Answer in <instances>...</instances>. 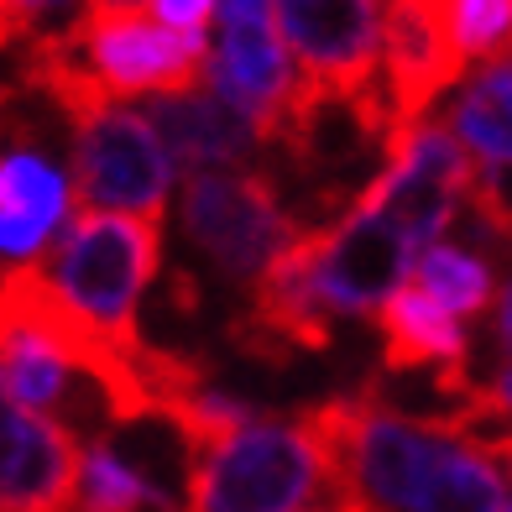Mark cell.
Returning <instances> with one entry per match:
<instances>
[{
    "label": "cell",
    "mask_w": 512,
    "mask_h": 512,
    "mask_svg": "<svg viewBox=\"0 0 512 512\" xmlns=\"http://www.w3.org/2000/svg\"><path fill=\"white\" fill-rule=\"evenodd\" d=\"M304 413L345 502L366 512H507V455L445 418H408L377 392H345Z\"/></svg>",
    "instance_id": "6da1fadb"
},
{
    "label": "cell",
    "mask_w": 512,
    "mask_h": 512,
    "mask_svg": "<svg viewBox=\"0 0 512 512\" xmlns=\"http://www.w3.org/2000/svg\"><path fill=\"white\" fill-rule=\"evenodd\" d=\"M345 492L309 413L251 418L189 455V512H330Z\"/></svg>",
    "instance_id": "7a4b0ae2"
},
{
    "label": "cell",
    "mask_w": 512,
    "mask_h": 512,
    "mask_svg": "<svg viewBox=\"0 0 512 512\" xmlns=\"http://www.w3.org/2000/svg\"><path fill=\"white\" fill-rule=\"evenodd\" d=\"M272 32L298 58V84L330 110L345 105L361 142H387L382 110V6L371 0H283L272 6Z\"/></svg>",
    "instance_id": "3957f363"
},
{
    "label": "cell",
    "mask_w": 512,
    "mask_h": 512,
    "mask_svg": "<svg viewBox=\"0 0 512 512\" xmlns=\"http://www.w3.org/2000/svg\"><path fill=\"white\" fill-rule=\"evenodd\" d=\"M42 277L79 319H89L105 340L136 345V304L162 267V225L131 215H89L79 209L68 230L42 256Z\"/></svg>",
    "instance_id": "277c9868"
},
{
    "label": "cell",
    "mask_w": 512,
    "mask_h": 512,
    "mask_svg": "<svg viewBox=\"0 0 512 512\" xmlns=\"http://www.w3.org/2000/svg\"><path fill=\"white\" fill-rule=\"evenodd\" d=\"M68 48L84 63V74L105 89V100H168L194 95L204 84L209 32H173L147 6H95L74 11L63 27Z\"/></svg>",
    "instance_id": "5b68a950"
},
{
    "label": "cell",
    "mask_w": 512,
    "mask_h": 512,
    "mask_svg": "<svg viewBox=\"0 0 512 512\" xmlns=\"http://www.w3.org/2000/svg\"><path fill=\"white\" fill-rule=\"evenodd\" d=\"M63 183H68V204L89 209V215H131V220L162 225L173 194V162L162 157L142 110L105 105L74 121Z\"/></svg>",
    "instance_id": "8992f818"
},
{
    "label": "cell",
    "mask_w": 512,
    "mask_h": 512,
    "mask_svg": "<svg viewBox=\"0 0 512 512\" xmlns=\"http://www.w3.org/2000/svg\"><path fill=\"white\" fill-rule=\"evenodd\" d=\"M471 183H476V162L460 152L455 136L439 121H418L382 142V173L356 194L351 209L382 215L424 251L445 236V225H455Z\"/></svg>",
    "instance_id": "52a82bcc"
},
{
    "label": "cell",
    "mask_w": 512,
    "mask_h": 512,
    "mask_svg": "<svg viewBox=\"0 0 512 512\" xmlns=\"http://www.w3.org/2000/svg\"><path fill=\"white\" fill-rule=\"evenodd\" d=\"M178 225L215 262L220 277L246 288L304 230L283 209V194L267 173H189L178 199Z\"/></svg>",
    "instance_id": "ba28073f"
},
{
    "label": "cell",
    "mask_w": 512,
    "mask_h": 512,
    "mask_svg": "<svg viewBox=\"0 0 512 512\" xmlns=\"http://www.w3.org/2000/svg\"><path fill=\"white\" fill-rule=\"evenodd\" d=\"M209 21L220 27V48H209L204 58L209 95L225 110H236L262 147H288L298 74L272 32V6H262V0H251V6L230 0V6H215Z\"/></svg>",
    "instance_id": "9c48e42d"
},
{
    "label": "cell",
    "mask_w": 512,
    "mask_h": 512,
    "mask_svg": "<svg viewBox=\"0 0 512 512\" xmlns=\"http://www.w3.org/2000/svg\"><path fill=\"white\" fill-rule=\"evenodd\" d=\"M418 246L403 236L398 225L366 209H345L335 225H324L319 251H314V304L324 319L340 314H377L392 293L403 288Z\"/></svg>",
    "instance_id": "30bf717a"
},
{
    "label": "cell",
    "mask_w": 512,
    "mask_h": 512,
    "mask_svg": "<svg viewBox=\"0 0 512 512\" xmlns=\"http://www.w3.org/2000/svg\"><path fill=\"white\" fill-rule=\"evenodd\" d=\"M465 79V63L450 48L445 6L434 0H403L382 6V110L387 136L429 121L434 100Z\"/></svg>",
    "instance_id": "8fae6325"
},
{
    "label": "cell",
    "mask_w": 512,
    "mask_h": 512,
    "mask_svg": "<svg viewBox=\"0 0 512 512\" xmlns=\"http://www.w3.org/2000/svg\"><path fill=\"white\" fill-rule=\"evenodd\" d=\"M79 445L58 418L21 408L0 382V512H74Z\"/></svg>",
    "instance_id": "7c38bea8"
},
{
    "label": "cell",
    "mask_w": 512,
    "mask_h": 512,
    "mask_svg": "<svg viewBox=\"0 0 512 512\" xmlns=\"http://www.w3.org/2000/svg\"><path fill=\"white\" fill-rule=\"evenodd\" d=\"M377 330H382V366L387 371L429 366L439 398H450V403L471 387V335H465V324L450 319L445 309H434L413 283H403L377 309Z\"/></svg>",
    "instance_id": "4fadbf2b"
},
{
    "label": "cell",
    "mask_w": 512,
    "mask_h": 512,
    "mask_svg": "<svg viewBox=\"0 0 512 512\" xmlns=\"http://www.w3.org/2000/svg\"><path fill=\"white\" fill-rule=\"evenodd\" d=\"M142 121L157 136L162 157H168L173 168H189V173H230V168H246V162L262 152L256 131L236 110H225L209 89L147 100Z\"/></svg>",
    "instance_id": "5bb4252c"
},
{
    "label": "cell",
    "mask_w": 512,
    "mask_h": 512,
    "mask_svg": "<svg viewBox=\"0 0 512 512\" xmlns=\"http://www.w3.org/2000/svg\"><path fill=\"white\" fill-rule=\"evenodd\" d=\"M507 89H512V63L507 53H492L486 63H476V74L465 79V89L455 95L450 110V136L460 142V152L476 162L481 183H497L507 173Z\"/></svg>",
    "instance_id": "9a60e30c"
},
{
    "label": "cell",
    "mask_w": 512,
    "mask_h": 512,
    "mask_svg": "<svg viewBox=\"0 0 512 512\" xmlns=\"http://www.w3.org/2000/svg\"><path fill=\"white\" fill-rule=\"evenodd\" d=\"M178 512V502L162 486L115 450V434H95L79 450V481H74V512Z\"/></svg>",
    "instance_id": "2e32d148"
},
{
    "label": "cell",
    "mask_w": 512,
    "mask_h": 512,
    "mask_svg": "<svg viewBox=\"0 0 512 512\" xmlns=\"http://www.w3.org/2000/svg\"><path fill=\"white\" fill-rule=\"evenodd\" d=\"M418 293L429 298L434 309H445L450 319H476L497 304V277H492V262H486L481 251L471 246H445L434 241L424 246V256H418Z\"/></svg>",
    "instance_id": "e0dca14e"
},
{
    "label": "cell",
    "mask_w": 512,
    "mask_h": 512,
    "mask_svg": "<svg viewBox=\"0 0 512 512\" xmlns=\"http://www.w3.org/2000/svg\"><path fill=\"white\" fill-rule=\"evenodd\" d=\"M0 215L11 220H32L53 236L68 215V183L42 152L32 147H11L0 152Z\"/></svg>",
    "instance_id": "ac0fdd59"
},
{
    "label": "cell",
    "mask_w": 512,
    "mask_h": 512,
    "mask_svg": "<svg viewBox=\"0 0 512 512\" xmlns=\"http://www.w3.org/2000/svg\"><path fill=\"white\" fill-rule=\"evenodd\" d=\"M445 27H450V48L471 74L476 63L492 53H507V32H512V6L507 0H455L445 6Z\"/></svg>",
    "instance_id": "d6986e66"
},
{
    "label": "cell",
    "mask_w": 512,
    "mask_h": 512,
    "mask_svg": "<svg viewBox=\"0 0 512 512\" xmlns=\"http://www.w3.org/2000/svg\"><path fill=\"white\" fill-rule=\"evenodd\" d=\"M147 11L173 32H209V16H215L209 0H157V6H147Z\"/></svg>",
    "instance_id": "ffe728a7"
}]
</instances>
